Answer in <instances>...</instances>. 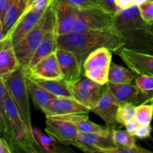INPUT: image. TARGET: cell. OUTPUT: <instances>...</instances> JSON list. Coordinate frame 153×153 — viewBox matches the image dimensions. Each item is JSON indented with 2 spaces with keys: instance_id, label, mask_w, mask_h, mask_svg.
I'll use <instances>...</instances> for the list:
<instances>
[{
  "instance_id": "6da1fadb",
  "label": "cell",
  "mask_w": 153,
  "mask_h": 153,
  "mask_svg": "<svg viewBox=\"0 0 153 153\" xmlns=\"http://www.w3.org/2000/svg\"><path fill=\"white\" fill-rule=\"evenodd\" d=\"M58 48L73 52L83 67L87 57L96 49L105 47L117 52L126 46V40L116 27L98 31L71 32L57 36ZM84 70V68H83Z\"/></svg>"
},
{
  "instance_id": "7a4b0ae2",
  "label": "cell",
  "mask_w": 153,
  "mask_h": 153,
  "mask_svg": "<svg viewBox=\"0 0 153 153\" xmlns=\"http://www.w3.org/2000/svg\"><path fill=\"white\" fill-rule=\"evenodd\" d=\"M0 129L13 152H43L36 137L28 132L7 91L5 94L0 96Z\"/></svg>"
},
{
  "instance_id": "3957f363",
  "label": "cell",
  "mask_w": 153,
  "mask_h": 153,
  "mask_svg": "<svg viewBox=\"0 0 153 153\" xmlns=\"http://www.w3.org/2000/svg\"><path fill=\"white\" fill-rule=\"evenodd\" d=\"M56 29V21L52 4L49 6L32 30L21 41L14 45L15 52L21 67L26 70L36 49L48 31Z\"/></svg>"
},
{
  "instance_id": "277c9868",
  "label": "cell",
  "mask_w": 153,
  "mask_h": 153,
  "mask_svg": "<svg viewBox=\"0 0 153 153\" xmlns=\"http://www.w3.org/2000/svg\"><path fill=\"white\" fill-rule=\"evenodd\" d=\"M26 79L27 76L25 68L20 66L8 77L2 79L28 132L32 137H35L31 125L29 105L30 95L27 88Z\"/></svg>"
},
{
  "instance_id": "5b68a950",
  "label": "cell",
  "mask_w": 153,
  "mask_h": 153,
  "mask_svg": "<svg viewBox=\"0 0 153 153\" xmlns=\"http://www.w3.org/2000/svg\"><path fill=\"white\" fill-rule=\"evenodd\" d=\"M115 15L100 7L79 10L72 31L83 32L113 28L115 27Z\"/></svg>"
},
{
  "instance_id": "8992f818",
  "label": "cell",
  "mask_w": 153,
  "mask_h": 153,
  "mask_svg": "<svg viewBox=\"0 0 153 153\" xmlns=\"http://www.w3.org/2000/svg\"><path fill=\"white\" fill-rule=\"evenodd\" d=\"M111 51L101 47L93 51L84 63V75L94 82L105 85L108 82V73L111 64Z\"/></svg>"
},
{
  "instance_id": "52a82bcc",
  "label": "cell",
  "mask_w": 153,
  "mask_h": 153,
  "mask_svg": "<svg viewBox=\"0 0 153 153\" xmlns=\"http://www.w3.org/2000/svg\"><path fill=\"white\" fill-rule=\"evenodd\" d=\"M74 146L83 152L90 153H111L118 147L113 138L111 130L107 133L79 131Z\"/></svg>"
},
{
  "instance_id": "ba28073f",
  "label": "cell",
  "mask_w": 153,
  "mask_h": 153,
  "mask_svg": "<svg viewBox=\"0 0 153 153\" xmlns=\"http://www.w3.org/2000/svg\"><path fill=\"white\" fill-rule=\"evenodd\" d=\"M127 67L137 76H153V55L123 46L117 52Z\"/></svg>"
},
{
  "instance_id": "9c48e42d",
  "label": "cell",
  "mask_w": 153,
  "mask_h": 153,
  "mask_svg": "<svg viewBox=\"0 0 153 153\" xmlns=\"http://www.w3.org/2000/svg\"><path fill=\"white\" fill-rule=\"evenodd\" d=\"M70 88L73 97L91 111L97 105L104 89V85L85 76L71 85Z\"/></svg>"
},
{
  "instance_id": "30bf717a",
  "label": "cell",
  "mask_w": 153,
  "mask_h": 153,
  "mask_svg": "<svg viewBox=\"0 0 153 153\" xmlns=\"http://www.w3.org/2000/svg\"><path fill=\"white\" fill-rule=\"evenodd\" d=\"M45 131L55 141L65 146H74L79 133L73 123L55 118H46Z\"/></svg>"
},
{
  "instance_id": "8fae6325",
  "label": "cell",
  "mask_w": 153,
  "mask_h": 153,
  "mask_svg": "<svg viewBox=\"0 0 153 153\" xmlns=\"http://www.w3.org/2000/svg\"><path fill=\"white\" fill-rule=\"evenodd\" d=\"M52 8L56 21L57 36L71 32L79 15V9L68 0H54Z\"/></svg>"
},
{
  "instance_id": "7c38bea8",
  "label": "cell",
  "mask_w": 153,
  "mask_h": 153,
  "mask_svg": "<svg viewBox=\"0 0 153 153\" xmlns=\"http://www.w3.org/2000/svg\"><path fill=\"white\" fill-rule=\"evenodd\" d=\"M61 67L63 80L70 86L80 80L84 75V70L76 55L67 49L58 48L55 52Z\"/></svg>"
},
{
  "instance_id": "4fadbf2b",
  "label": "cell",
  "mask_w": 153,
  "mask_h": 153,
  "mask_svg": "<svg viewBox=\"0 0 153 153\" xmlns=\"http://www.w3.org/2000/svg\"><path fill=\"white\" fill-rule=\"evenodd\" d=\"M41 111L46 115V118L89 113L91 111L90 109L75 98L67 97H57Z\"/></svg>"
},
{
  "instance_id": "5bb4252c",
  "label": "cell",
  "mask_w": 153,
  "mask_h": 153,
  "mask_svg": "<svg viewBox=\"0 0 153 153\" xmlns=\"http://www.w3.org/2000/svg\"><path fill=\"white\" fill-rule=\"evenodd\" d=\"M119 105L117 102L110 88L106 84L97 105L91 111L100 117L108 126L114 128L117 125L116 114Z\"/></svg>"
},
{
  "instance_id": "9a60e30c",
  "label": "cell",
  "mask_w": 153,
  "mask_h": 153,
  "mask_svg": "<svg viewBox=\"0 0 153 153\" xmlns=\"http://www.w3.org/2000/svg\"><path fill=\"white\" fill-rule=\"evenodd\" d=\"M27 76L41 79H63L55 52L39 61L33 68L25 71Z\"/></svg>"
},
{
  "instance_id": "2e32d148",
  "label": "cell",
  "mask_w": 153,
  "mask_h": 153,
  "mask_svg": "<svg viewBox=\"0 0 153 153\" xmlns=\"http://www.w3.org/2000/svg\"><path fill=\"white\" fill-rule=\"evenodd\" d=\"M20 67L10 36L0 42V78L5 79Z\"/></svg>"
},
{
  "instance_id": "e0dca14e",
  "label": "cell",
  "mask_w": 153,
  "mask_h": 153,
  "mask_svg": "<svg viewBox=\"0 0 153 153\" xmlns=\"http://www.w3.org/2000/svg\"><path fill=\"white\" fill-rule=\"evenodd\" d=\"M45 12L46 11H39L34 9L26 8L10 35L13 45H16L21 41L25 35L37 25Z\"/></svg>"
},
{
  "instance_id": "ac0fdd59",
  "label": "cell",
  "mask_w": 153,
  "mask_h": 153,
  "mask_svg": "<svg viewBox=\"0 0 153 153\" xmlns=\"http://www.w3.org/2000/svg\"><path fill=\"white\" fill-rule=\"evenodd\" d=\"M27 8L24 0H10L9 8L2 23H0V42L10 35L15 25L18 22Z\"/></svg>"
},
{
  "instance_id": "d6986e66",
  "label": "cell",
  "mask_w": 153,
  "mask_h": 153,
  "mask_svg": "<svg viewBox=\"0 0 153 153\" xmlns=\"http://www.w3.org/2000/svg\"><path fill=\"white\" fill-rule=\"evenodd\" d=\"M107 84L119 105L125 103L137 105L140 103V96L142 93L135 84H112L109 82Z\"/></svg>"
},
{
  "instance_id": "ffe728a7",
  "label": "cell",
  "mask_w": 153,
  "mask_h": 153,
  "mask_svg": "<svg viewBox=\"0 0 153 153\" xmlns=\"http://www.w3.org/2000/svg\"><path fill=\"white\" fill-rule=\"evenodd\" d=\"M57 49H58L57 32L56 29L55 28V29L51 30L46 33L44 38L43 39L40 44L39 45L37 49H36L35 52L33 55L29 64H28V68L25 70V71H28V70L33 68L43 58H46L48 55L56 52Z\"/></svg>"
},
{
  "instance_id": "44dd1931",
  "label": "cell",
  "mask_w": 153,
  "mask_h": 153,
  "mask_svg": "<svg viewBox=\"0 0 153 153\" xmlns=\"http://www.w3.org/2000/svg\"><path fill=\"white\" fill-rule=\"evenodd\" d=\"M26 85L33 102L40 110L49 105L52 100L58 97L45 89L43 87L40 86L28 76H27Z\"/></svg>"
},
{
  "instance_id": "7402d4cb",
  "label": "cell",
  "mask_w": 153,
  "mask_h": 153,
  "mask_svg": "<svg viewBox=\"0 0 153 153\" xmlns=\"http://www.w3.org/2000/svg\"><path fill=\"white\" fill-rule=\"evenodd\" d=\"M30 78L56 97H73L71 88L63 79H41Z\"/></svg>"
},
{
  "instance_id": "603a6c76",
  "label": "cell",
  "mask_w": 153,
  "mask_h": 153,
  "mask_svg": "<svg viewBox=\"0 0 153 153\" xmlns=\"http://www.w3.org/2000/svg\"><path fill=\"white\" fill-rule=\"evenodd\" d=\"M135 73L120 65L111 63L109 69L108 82L112 84H128L135 79Z\"/></svg>"
},
{
  "instance_id": "cb8c5ba5",
  "label": "cell",
  "mask_w": 153,
  "mask_h": 153,
  "mask_svg": "<svg viewBox=\"0 0 153 153\" xmlns=\"http://www.w3.org/2000/svg\"><path fill=\"white\" fill-rule=\"evenodd\" d=\"M136 105L131 103H125L119 105L116 114V120L118 124L126 126L134 120Z\"/></svg>"
},
{
  "instance_id": "d4e9b609",
  "label": "cell",
  "mask_w": 153,
  "mask_h": 153,
  "mask_svg": "<svg viewBox=\"0 0 153 153\" xmlns=\"http://www.w3.org/2000/svg\"><path fill=\"white\" fill-rule=\"evenodd\" d=\"M33 132L38 142L39 145L43 149V152L48 153H57L61 152L58 146L55 145V140L49 135H46L43 134L40 129L37 127H33Z\"/></svg>"
},
{
  "instance_id": "484cf974",
  "label": "cell",
  "mask_w": 153,
  "mask_h": 153,
  "mask_svg": "<svg viewBox=\"0 0 153 153\" xmlns=\"http://www.w3.org/2000/svg\"><path fill=\"white\" fill-rule=\"evenodd\" d=\"M153 117V105L149 103H143L136 106L134 120L140 126L150 125Z\"/></svg>"
},
{
  "instance_id": "4316f807",
  "label": "cell",
  "mask_w": 153,
  "mask_h": 153,
  "mask_svg": "<svg viewBox=\"0 0 153 153\" xmlns=\"http://www.w3.org/2000/svg\"><path fill=\"white\" fill-rule=\"evenodd\" d=\"M111 133L114 140L118 146H126V147L137 146L134 136L130 134L126 130H118L112 128Z\"/></svg>"
},
{
  "instance_id": "83f0119b",
  "label": "cell",
  "mask_w": 153,
  "mask_h": 153,
  "mask_svg": "<svg viewBox=\"0 0 153 153\" xmlns=\"http://www.w3.org/2000/svg\"><path fill=\"white\" fill-rule=\"evenodd\" d=\"M134 84L143 95L149 96L153 93V76H138L134 79Z\"/></svg>"
},
{
  "instance_id": "f1b7e54d",
  "label": "cell",
  "mask_w": 153,
  "mask_h": 153,
  "mask_svg": "<svg viewBox=\"0 0 153 153\" xmlns=\"http://www.w3.org/2000/svg\"><path fill=\"white\" fill-rule=\"evenodd\" d=\"M140 14L146 24H153V1L147 0L138 6Z\"/></svg>"
},
{
  "instance_id": "f546056e",
  "label": "cell",
  "mask_w": 153,
  "mask_h": 153,
  "mask_svg": "<svg viewBox=\"0 0 153 153\" xmlns=\"http://www.w3.org/2000/svg\"><path fill=\"white\" fill-rule=\"evenodd\" d=\"M54 0H30L27 8L34 9L39 11H46Z\"/></svg>"
},
{
  "instance_id": "4dcf8cb0",
  "label": "cell",
  "mask_w": 153,
  "mask_h": 153,
  "mask_svg": "<svg viewBox=\"0 0 153 153\" xmlns=\"http://www.w3.org/2000/svg\"><path fill=\"white\" fill-rule=\"evenodd\" d=\"M97 5L109 13L116 14L120 10L115 4V0H96Z\"/></svg>"
},
{
  "instance_id": "1f68e13d",
  "label": "cell",
  "mask_w": 153,
  "mask_h": 153,
  "mask_svg": "<svg viewBox=\"0 0 153 153\" xmlns=\"http://www.w3.org/2000/svg\"><path fill=\"white\" fill-rule=\"evenodd\" d=\"M147 0H115V4L120 10H126L133 6H139Z\"/></svg>"
},
{
  "instance_id": "d6a6232c",
  "label": "cell",
  "mask_w": 153,
  "mask_h": 153,
  "mask_svg": "<svg viewBox=\"0 0 153 153\" xmlns=\"http://www.w3.org/2000/svg\"><path fill=\"white\" fill-rule=\"evenodd\" d=\"M69 2L79 10L88 7H99L96 0H68Z\"/></svg>"
},
{
  "instance_id": "836d02e7",
  "label": "cell",
  "mask_w": 153,
  "mask_h": 153,
  "mask_svg": "<svg viewBox=\"0 0 153 153\" xmlns=\"http://www.w3.org/2000/svg\"><path fill=\"white\" fill-rule=\"evenodd\" d=\"M149 153V150L143 149L141 147H126V146H118L116 149H113L111 153Z\"/></svg>"
},
{
  "instance_id": "e575fe53",
  "label": "cell",
  "mask_w": 153,
  "mask_h": 153,
  "mask_svg": "<svg viewBox=\"0 0 153 153\" xmlns=\"http://www.w3.org/2000/svg\"><path fill=\"white\" fill-rule=\"evenodd\" d=\"M152 130V126L150 125L140 126L134 133V137H137L140 139L147 138L150 137Z\"/></svg>"
},
{
  "instance_id": "d590c367",
  "label": "cell",
  "mask_w": 153,
  "mask_h": 153,
  "mask_svg": "<svg viewBox=\"0 0 153 153\" xmlns=\"http://www.w3.org/2000/svg\"><path fill=\"white\" fill-rule=\"evenodd\" d=\"M10 0H0V23H2L9 8Z\"/></svg>"
},
{
  "instance_id": "8d00e7d4",
  "label": "cell",
  "mask_w": 153,
  "mask_h": 153,
  "mask_svg": "<svg viewBox=\"0 0 153 153\" xmlns=\"http://www.w3.org/2000/svg\"><path fill=\"white\" fill-rule=\"evenodd\" d=\"M13 152L11 146L7 140L3 137L0 138V153H11Z\"/></svg>"
},
{
  "instance_id": "74e56055",
  "label": "cell",
  "mask_w": 153,
  "mask_h": 153,
  "mask_svg": "<svg viewBox=\"0 0 153 153\" xmlns=\"http://www.w3.org/2000/svg\"><path fill=\"white\" fill-rule=\"evenodd\" d=\"M124 126H125L126 130L127 131H128L130 134H132L133 136H134V133H135L136 130L138 128V127L140 126V125L137 123V121H136L135 120H133L132 121H131L130 123H127L126 125Z\"/></svg>"
},
{
  "instance_id": "f35d334b",
  "label": "cell",
  "mask_w": 153,
  "mask_h": 153,
  "mask_svg": "<svg viewBox=\"0 0 153 153\" xmlns=\"http://www.w3.org/2000/svg\"><path fill=\"white\" fill-rule=\"evenodd\" d=\"M144 103H149V104L153 105V97H149L147 100H146V101H145Z\"/></svg>"
},
{
  "instance_id": "ab89813d",
  "label": "cell",
  "mask_w": 153,
  "mask_h": 153,
  "mask_svg": "<svg viewBox=\"0 0 153 153\" xmlns=\"http://www.w3.org/2000/svg\"><path fill=\"white\" fill-rule=\"evenodd\" d=\"M24 1H25V2H26V4H27V6H28V3H29L30 0H24Z\"/></svg>"
},
{
  "instance_id": "60d3db41",
  "label": "cell",
  "mask_w": 153,
  "mask_h": 153,
  "mask_svg": "<svg viewBox=\"0 0 153 153\" xmlns=\"http://www.w3.org/2000/svg\"><path fill=\"white\" fill-rule=\"evenodd\" d=\"M153 97V93H152V95H151L150 97Z\"/></svg>"
},
{
  "instance_id": "b9f144b4",
  "label": "cell",
  "mask_w": 153,
  "mask_h": 153,
  "mask_svg": "<svg viewBox=\"0 0 153 153\" xmlns=\"http://www.w3.org/2000/svg\"><path fill=\"white\" fill-rule=\"evenodd\" d=\"M152 1H153V0H152Z\"/></svg>"
}]
</instances>
